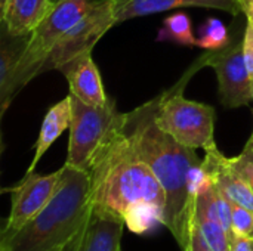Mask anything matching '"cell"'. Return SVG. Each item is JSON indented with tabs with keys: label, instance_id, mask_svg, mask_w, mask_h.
I'll return each mask as SVG.
<instances>
[{
	"label": "cell",
	"instance_id": "obj_1",
	"mask_svg": "<svg viewBox=\"0 0 253 251\" xmlns=\"http://www.w3.org/2000/svg\"><path fill=\"white\" fill-rule=\"evenodd\" d=\"M125 114L101 143L90 163L92 213L125 220L133 234L163 225L165 191L136 154L123 127Z\"/></svg>",
	"mask_w": 253,
	"mask_h": 251
},
{
	"label": "cell",
	"instance_id": "obj_2",
	"mask_svg": "<svg viewBox=\"0 0 253 251\" xmlns=\"http://www.w3.org/2000/svg\"><path fill=\"white\" fill-rule=\"evenodd\" d=\"M162 96L125 112L123 127L139 158L160 182L166 206L163 225L173 235L182 251L188 250L194 194L203 175L202 160L196 149L187 148L162 130L157 111Z\"/></svg>",
	"mask_w": 253,
	"mask_h": 251
},
{
	"label": "cell",
	"instance_id": "obj_3",
	"mask_svg": "<svg viewBox=\"0 0 253 251\" xmlns=\"http://www.w3.org/2000/svg\"><path fill=\"white\" fill-rule=\"evenodd\" d=\"M90 215L89 172L64 164L50 201L13 235L0 238V251H71L82 238Z\"/></svg>",
	"mask_w": 253,
	"mask_h": 251
},
{
	"label": "cell",
	"instance_id": "obj_4",
	"mask_svg": "<svg viewBox=\"0 0 253 251\" xmlns=\"http://www.w3.org/2000/svg\"><path fill=\"white\" fill-rule=\"evenodd\" d=\"M208 67V52H205L182 78L160 96L157 124L181 145L199 149L215 142V109L203 102L190 101L184 96L188 80L202 68Z\"/></svg>",
	"mask_w": 253,
	"mask_h": 251
},
{
	"label": "cell",
	"instance_id": "obj_5",
	"mask_svg": "<svg viewBox=\"0 0 253 251\" xmlns=\"http://www.w3.org/2000/svg\"><path fill=\"white\" fill-rule=\"evenodd\" d=\"M96 3L98 0H59L52 7L28 36L13 80V98L30 80L40 74V68L55 44Z\"/></svg>",
	"mask_w": 253,
	"mask_h": 251
},
{
	"label": "cell",
	"instance_id": "obj_6",
	"mask_svg": "<svg viewBox=\"0 0 253 251\" xmlns=\"http://www.w3.org/2000/svg\"><path fill=\"white\" fill-rule=\"evenodd\" d=\"M71 124L65 164L89 172L95 152L105 141L111 129L119 123V112L113 99L102 107H90L71 93Z\"/></svg>",
	"mask_w": 253,
	"mask_h": 251
},
{
	"label": "cell",
	"instance_id": "obj_7",
	"mask_svg": "<svg viewBox=\"0 0 253 251\" xmlns=\"http://www.w3.org/2000/svg\"><path fill=\"white\" fill-rule=\"evenodd\" d=\"M114 25H117L116 0H98V3L55 44L42 65L40 74L49 70L61 71L80 55L92 52L101 37Z\"/></svg>",
	"mask_w": 253,
	"mask_h": 251
},
{
	"label": "cell",
	"instance_id": "obj_8",
	"mask_svg": "<svg viewBox=\"0 0 253 251\" xmlns=\"http://www.w3.org/2000/svg\"><path fill=\"white\" fill-rule=\"evenodd\" d=\"M208 67L216 74L219 101L225 108L246 107L253 101L252 77L245 61L243 40H233L221 50L208 52Z\"/></svg>",
	"mask_w": 253,
	"mask_h": 251
},
{
	"label": "cell",
	"instance_id": "obj_9",
	"mask_svg": "<svg viewBox=\"0 0 253 251\" xmlns=\"http://www.w3.org/2000/svg\"><path fill=\"white\" fill-rule=\"evenodd\" d=\"M62 175V167L49 175H39L36 172L25 173V176L10 189V212L1 229V237L6 238L19 231L53 197Z\"/></svg>",
	"mask_w": 253,
	"mask_h": 251
},
{
	"label": "cell",
	"instance_id": "obj_10",
	"mask_svg": "<svg viewBox=\"0 0 253 251\" xmlns=\"http://www.w3.org/2000/svg\"><path fill=\"white\" fill-rule=\"evenodd\" d=\"M202 170L230 201L253 212L252 189L242 178V175L236 170L231 158L225 157L215 142L205 148Z\"/></svg>",
	"mask_w": 253,
	"mask_h": 251
},
{
	"label": "cell",
	"instance_id": "obj_11",
	"mask_svg": "<svg viewBox=\"0 0 253 251\" xmlns=\"http://www.w3.org/2000/svg\"><path fill=\"white\" fill-rule=\"evenodd\" d=\"M191 223L197 226L206 244L212 250L230 251L231 238L216 213L212 197V182L205 173L202 175L194 194Z\"/></svg>",
	"mask_w": 253,
	"mask_h": 251
},
{
	"label": "cell",
	"instance_id": "obj_12",
	"mask_svg": "<svg viewBox=\"0 0 253 251\" xmlns=\"http://www.w3.org/2000/svg\"><path fill=\"white\" fill-rule=\"evenodd\" d=\"M68 81L70 93L90 107H102L110 98L102 84L99 70L92 59V52H86L61 70Z\"/></svg>",
	"mask_w": 253,
	"mask_h": 251
},
{
	"label": "cell",
	"instance_id": "obj_13",
	"mask_svg": "<svg viewBox=\"0 0 253 251\" xmlns=\"http://www.w3.org/2000/svg\"><path fill=\"white\" fill-rule=\"evenodd\" d=\"M179 7H206L231 13H242L239 0H116L117 24L138 16L169 12Z\"/></svg>",
	"mask_w": 253,
	"mask_h": 251
},
{
	"label": "cell",
	"instance_id": "obj_14",
	"mask_svg": "<svg viewBox=\"0 0 253 251\" xmlns=\"http://www.w3.org/2000/svg\"><path fill=\"white\" fill-rule=\"evenodd\" d=\"M53 6L50 0H0L1 27L12 37H28Z\"/></svg>",
	"mask_w": 253,
	"mask_h": 251
},
{
	"label": "cell",
	"instance_id": "obj_15",
	"mask_svg": "<svg viewBox=\"0 0 253 251\" xmlns=\"http://www.w3.org/2000/svg\"><path fill=\"white\" fill-rule=\"evenodd\" d=\"M125 226L122 219L92 213L76 251H122Z\"/></svg>",
	"mask_w": 253,
	"mask_h": 251
},
{
	"label": "cell",
	"instance_id": "obj_16",
	"mask_svg": "<svg viewBox=\"0 0 253 251\" xmlns=\"http://www.w3.org/2000/svg\"><path fill=\"white\" fill-rule=\"evenodd\" d=\"M28 37H12L4 27H1L0 44V108L1 117L13 99V80L27 46Z\"/></svg>",
	"mask_w": 253,
	"mask_h": 251
},
{
	"label": "cell",
	"instance_id": "obj_17",
	"mask_svg": "<svg viewBox=\"0 0 253 251\" xmlns=\"http://www.w3.org/2000/svg\"><path fill=\"white\" fill-rule=\"evenodd\" d=\"M71 115H73V109H71V96L70 95L49 108V111L46 112V115L43 118L39 139L34 145V157L31 160V164H30L27 173H31L36 170V166L39 164L42 157L47 152V149L55 143V141L67 129H70Z\"/></svg>",
	"mask_w": 253,
	"mask_h": 251
},
{
	"label": "cell",
	"instance_id": "obj_18",
	"mask_svg": "<svg viewBox=\"0 0 253 251\" xmlns=\"http://www.w3.org/2000/svg\"><path fill=\"white\" fill-rule=\"evenodd\" d=\"M157 41H170L184 46H196V34L193 31L191 18L181 10L166 16L157 33Z\"/></svg>",
	"mask_w": 253,
	"mask_h": 251
},
{
	"label": "cell",
	"instance_id": "obj_19",
	"mask_svg": "<svg viewBox=\"0 0 253 251\" xmlns=\"http://www.w3.org/2000/svg\"><path fill=\"white\" fill-rule=\"evenodd\" d=\"M231 36L225 24L218 18H208L203 21L196 34V46L206 52L221 50L231 43Z\"/></svg>",
	"mask_w": 253,
	"mask_h": 251
},
{
	"label": "cell",
	"instance_id": "obj_20",
	"mask_svg": "<svg viewBox=\"0 0 253 251\" xmlns=\"http://www.w3.org/2000/svg\"><path fill=\"white\" fill-rule=\"evenodd\" d=\"M231 229L233 237H245L253 240V212L231 201ZM231 237V238H233Z\"/></svg>",
	"mask_w": 253,
	"mask_h": 251
},
{
	"label": "cell",
	"instance_id": "obj_21",
	"mask_svg": "<svg viewBox=\"0 0 253 251\" xmlns=\"http://www.w3.org/2000/svg\"><path fill=\"white\" fill-rule=\"evenodd\" d=\"M233 166L236 167V170L242 175V178L246 180V183L249 185V188L253 192V154L243 149L240 155L233 157L231 158Z\"/></svg>",
	"mask_w": 253,
	"mask_h": 251
},
{
	"label": "cell",
	"instance_id": "obj_22",
	"mask_svg": "<svg viewBox=\"0 0 253 251\" xmlns=\"http://www.w3.org/2000/svg\"><path fill=\"white\" fill-rule=\"evenodd\" d=\"M243 53H245L248 71L253 78V24L249 21H248L245 36H243Z\"/></svg>",
	"mask_w": 253,
	"mask_h": 251
},
{
	"label": "cell",
	"instance_id": "obj_23",
	"mask_svg": "<svg viewBox=\"0 0 253 251\" xmlns=\"http://www.w3.org/2000/svg\"><path fill=\"white\" fill-rule=\"evenodd\" d=\"M187 251H213L205 241V238L202 237L200 231L197 229L196 225L191 223V234H190V244H188V250Z\"/></svg>",
	"mask_w": 253,
	"mask_h": 251
},
{
	"label": "cell",
	"instance_id": "obj_24",
	"mask_svg": "<svg viewBox=\"0 0 253 251\" xmlns=\"http://www.w3.org/2000/svg\"><path fill=\"white\" fill-rule=\"evenodd\" d=\"M230 251H253V240L234 235L231 238Z\"/></svg>",
	"mask_w": 253,
	"mask_h": 251
},
{
	"label": "cell",
	"instance_id": "obj_25",
	"mask_svg": "<svg viewBox=\"0 0 253 251\" xmlns=\"http://www.w3.org/2000/svg\"><path fill=\"white\" fill-rule=\"evenodd\" d=\"M242 13L246 15L248 21L253 24V0H239Z\"/></svg>",
	"mask_w": 253,
	"mask_h": 251
},
{
	"label": "cell",
	"instance_id": "obj_26",
	"mask_svg": "<svg viewBox=\"0 0 253 251\" xmlns=\"http://www.w3.org/2000/svg\"><path fill=\"white\" fill-rule=\"evenodd\" d=\"M245 149L253 154V132H252V135H251V138H249V139H248V142H246V146H245Z\"/></svg>",
	"mask_w": 253,
	"mask_h": 251
},
{
	"label": "cell",
	"instance_id": "obj_27",
	"mask_svg": "<svg viewBox=\"0 0 253 251\" xmlns=\"http://www.w3.org/2000/svg\"><path fill=\"white\" fill-rule=\"evenodd\" d=\"M50 1H52V4H56V3H58L59 0H50Z\"/></svg>",
	"mask_w": 253,
	"mask_h": 251
},
{
	"label": "cell",
	"instance_id": "obj_28",
	"mask_svg": "<svg viewBox=\"0 0 253 251\" xmlns=\"http://www.w3.org/2000/svg\"><path fill=\"white\" fill-rule=\"evenodd\" d=\"M252 99H253V78H252Z\"/></svg>",
	"mask_w": 253,
	"mask_h": 251
},
{
	"label": "cell",
	"instance_id": "obj_29",
	"mask_svg": "<svg viewBox=\"0 0 253 251\" xmlns=\"http://www.w3.org/2000/svg\"><path fill=\"white\" fill-rule=\"evenodd\" d=\"M79 241H80V240H79ZM77 244H79V243H77ZM76 247H77V246H76ZM76 247H74V249H73V250H71V251H76Z\"/></svg>",
	"mask_w": 253,
	"mask_h": 251
},
{
	"label": "cell",
	"instance_id": "obj_30",
	"mask_svg": "<svg viewBox=\"0 0 253 251\" xmlns=\"http://www.w3.org/2000/svg\"><path fill=\"white\" fill-rule=\"evenodd\" d=\"M76 249H77V247H76Z\"/></svg>",
	"mask_w": 253,
	"mask_h": 251
}]
</instances>
